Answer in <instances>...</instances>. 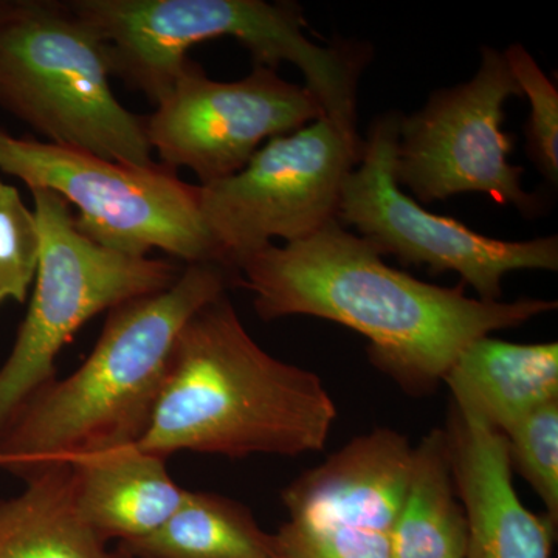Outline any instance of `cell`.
Listing matches in <instances>:
<instances>
[{"instance_id":"1","label":"cell","mask_w":558,"mask_h":558,"mask_svg":"<svg viewBox=\"0 0 558 558\" xmlns=\"http://www.w3.org/2000/svg\"><path fill=\"white\" fill-rule=\"evenodd\" d=\"M264 322L307 315L362 333L371 363L410 395H429L473 340L557 310V301L469 299L389 267L359 234L330 220L317 233L270 244L238 264Z\"/></svg>"},{"instance_id":"2","label":"cell","mask_w":558,"mask_h":558,"mask_svg":"<svg viewBox=\"0 0 558 558\" xmlns=\"http://www.w3.org/2000/svg\"><path fill=\"white\" fill-rule=\"evenodd\" d=\"M238 278L219 264H185L171 288L109 311L86 362L40 388L0 432V470L25 481L54 465L137 446L180 330Z\"/></svg>"},{"instance_id":"3","label":"cell","mask_w":558,"mask_h":558,"mask_svg":"<svg viewBox=\"0 0 558 558\" xmlns=\"http://www.w3.org/2000/svg\"><path fill=\"white\" fill-rule=\"evenodd\" d=\"M336 402L318 374L252 339L227 293L180 330L167 380L138 449L245 458L325 449Z\"/></svg>"},{"instance_id":"4","label":"cell","mask_w":558,"mask_h":558,"mask_svg":"<svg viewBox=\"0 0 558 558\" xmlns=\"http://www.w3.org/2000/svg\"><path fill=\"white\" fill-rule=\"evenodd\" d=\"M68 7L100 36L110 73L154 106L170 92L191 61L190 49L205 40L234 38L255 65L277 70L290 62L326 119L357 132L360 75L368 47H322L304 33L301 9L266 0H68Z\"/></svg>"},{"instance_id":"5","label":"cell","mask_w":558,"mask_h":558,"mask_svg":"<svg viewBox=\"0 0 558 558\" xmlns=\"http://www.w3.org/2000/svg\"><path fill=\"white\" fill-rule=\"evenodd\" d=\"M110 76L100 36L68 3H9L0 17V108L50 145L131 167H156L146 117L117 100Z\"/></svg>"},{"instance_id":"6","label":"cell","mask_w":558,"mask_h":558,"mask_svg":"<svg viewBox=\"0 0 558 558\" xmlns=\"http://www.w3.org/2000/svg\"><path fill=\"white\" fill-rule=\"evenodd\" d=\"M40 252L35 289L9 359L0 366V432L33 395L54 380L61 349L89 319L171 288L183 267L102 247L75 226L53 191L32 189Z\"/></svg>"},{"instance_id":"7","label":"cell","mask_w":558,"mask_h":558,"mask_svg":"<svg viewBox=\"0 0 558 558\" xmlns=\"http://www.w3.org/2000/svg\"><path fill=\"white\" fill-rule=\"evenodd\" d=\"M0 171L78 208L76 229L102 247L131 256L157 248L185 264L229 269L202 219L199 185L163 165L131 167L0 128Z\"/></svg>"},{"instance_id":"8","label":"cell","mask_w":558,"mask_h":558,"mask_svg":"<svg viewBox=\"0 0 558 558\" xmlns=\"http://www.w3.org/2000/svg\"><path fill=\"white\" fill-rule=\"evenodd\" d=\"M400 113L389 110L371 123L362 159L341 189L337 220L359 230L377 252L403 266H427L432 274L457 271L480 300L499 301L502 279L517 270H558V238L501 241L422 208L395 178Z\"/></svg>"},{"instance_id":"9","label":"cell","mask_w":558,"mask_h":558,"mask_svg":"<svg viewBox=\"0 0 558 558\" xmlns=\"http://www.w3.org/2000/svg\"><path fill=\"white\" fill-rule=\"evenodd\" d=\"M363 140L328 119L270 138L244 170L199 185L205 227L229 269L274 238L304 240L337 219L341 189Z\"/></svg>"},{"instance_id":"10","label":"cell","mask_w":558,"mask_h":558,"mask_svg":"<svg viewBox=\"0 0 558 558\" xmlns=\"http://www.w3.org/2000/svg\"><path fill=\"white\" fill-rule=\"evenodd\" d=\"M523 97L501 51L483 47L473 78L433 92L424 108L402 116L395 153V178L417 201L432 204L481 193L510 205L526 218L545 202L521 186L524 168L509 163L512 134L502 130L506 101Z\"/></svg>"},{"instance_id":"11","label":"cell","mask_w":558,"mask_h":558,"mask_svg":"<svg viewBox=\"0 0 558 558\" xmlns=\"http://www.w3.org/2000/svg\"><path fill=\"white\" fill-rule=\"evenodd\" d=\"M322 119L315 95L277 70L255 65L245 78L223 83L190 61L146 117V134L160 165L189 168L208 185L244 170L264 142Z\"/></svg>"},{"instance_id":"12","label":"cell","mask_w":558,"mask_h":558,"mask_svg":"<svg viewBox=\"0 0 558 558\" xmlns=\"http://www.w3.org/2000/svg\"><path fill=\"white\" fill-rule=\"evenodd\" d=\"M413 447L402 433L359 436L282 490L290 520L391 535L409 490Z\"/></svg>"},{"instance_id":"13","label":"cell","mask_w":558,"mask_h":558,"mask_svg":"<svg viewBox=\"0 0 558 558\" xmlns=\"http://www.w3.org/2000/svg\"><path fill=\"white\" fill-rule=\"evenodd\" d=\"M446 432L468 515V558H550L557 526L521 502L505 435L454 405Z\"/></svg>"},{"instance_id":"14","label":"cell","mask_w":558,"mask_h":558,"mask_svg":"<svg viewBox=\"0 0 558 558\" xmlns=\"http://www.w3.org/2000/svg\"><path fill=\"white\" fill-rule=\"evenodd\" d=\"M76 506L106 542H135L153 534L185 497L167 459L137 446L105 451L73 462Z\"/></svg>"},{"instance_id":"15","label":"cell","mask_w":558,"mask_h":558,"mask_svg":"<svg viewBox=\"0 0 558 558\" xmlns=\"http://www.w3.org/2000/svg\"><path fill=\"white\" fill-rule=\"evenodd\" d=\"M453 405L506 432L524 414L558 399V343L473 340L444 376Z\"/></svg>"},{"instance_id":"16","label":"cell","mask_w":558,"mask_h":558,"mask_svg":"<svg viewBox=\"0 0 558 558\" xmlns=\"http://www.w3.org/2000/svg\"><path fill=\"white\" fill-rule=\"evenodd\" d=\"M16 497L0 499V558H132L110 549L81 515L70 464L25 480Z\"/></svg>"},{"instance_id":"17","label":"cell","mask_w":558,"mask_h":558,"mask_svg":"<svg viewBox=\"0 0 558 558\" xmlns=\"http://www.w3.org/2000/svg\"><path fill=\"white\" fill-rule=\"evenodd\" d=\"M389 538L392 558H468V515L446 429H432L414 447L409 490Z\"/></svg>"},{"instance_id":"18","label":"cell","mask_w":558,"mask_h":558,"mask_svg":"<svg viewBox=\"0 0 558 558\" xmlns=\"http://www.w3.org/2000/svg\"><path fill=\"white\" fill-rule=\"evenodd\" d=\"M119 548L132 558H281L245 506L193 490L157 531Z\"/></svg>"},{"instance_id":"19","label":"cell","mask_w":558,"mask_h":558,"mask_svg":"<svg viewBox=\"0 0 558 558\" xmlns=\"http://www.w3.org/2000/svg\"><path fill=\"white\" fill-rule=\"evenodd\" d=\"M509 461L558 523V399L524 414L505 433Z\"/></svg>"},{"instance_id":"20","label":"cell","mask_w":558,"mask_h":558,"mask_svg":"<svg viewBox=\"0 0 558 558\" xmlns=\"http://www.w3.org/2000/svg\"><path fill=\"white\" fill-rule=\"evenodd\" d=\"M513 80L531 102L526 123V150L535 168L553 185L558 183V90L556 84L539 69L537 61L521 44L506 49Z\"/></svg>"},{"instance_id":"21","label":"cell","mask_w":558,"mask_h":558,"mask_svg":"<svg viewBox=\"0 0 558 558\" xmlns=\"http://www.w3.org/2000/svg\"><path fill=\"white\" fill-rule=\"evenodd\" d=\"M40 233L35 211L20 191L0 179V281L9 299L27 300L38 270Z\"/></svg>"},{"instance_id":"22","label":"cell","mask_w":558,"mask_h":558,"mask_svg":"<svg viewBox=\"0 0 558 558\" xmlns=\"http://www.w3.org/2000/svg\"><path fill=\"white\" fill-rule=\"evenodd\" d=\"M274 538L281 558H392L391 538L380 532L289 520Z\"/></svg>"},{"instance_id":"23","label":"cell","mask_w":558,"mask_h":558,"mask_svg":"<svg viewBox=\"0 0 558 558\" xmlns=\"http://www.w3.org/2000/svg\"><path fill=\"white\" fill-rule=\"evenodd\" d=\"M9 300V292H7L5 286H3V282L0 281V304L3 303V301Z\"/></svg>"},{"instance_id":"24","label":"cell","mask_w":558,"mask_h":558,"mask_svg":"<svg viewBox=\"0 0 558 558\" xmlns=\"http://www.w3.org/2000/svg\"><path fill=\"white\" fill-rule=\"evenodd\" d=\"M9 3L10 2H7V0H0V17H2V14L9 9Z\"/></svg>"}]
</instances>
